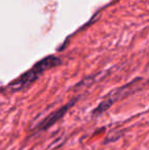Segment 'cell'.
I'll return each instance as SVG.
<instances>
[{"instance_id":"1","label":"cell","mask_w":149,"mask_h":150,"mask_svg":"<svg viewBox=\"0 0 149 150\" xmlns=\"http://www.w3.org/2000/svg\"><path fill=\"white\" fill-rule=\"evenodd\" d=\"M60 62H61V60L58 57H56V56H47L44 59L37 62L32 69H30L28 71L24 73L20 77H18V79L12 81L10 84H8L6 86V90L13 93L26 89L31 84H33L35 81H37L44 71L60 64Z\"/></svg>"},{"instance_id":"3","label":"cell","mask_w":149,"mask_h":150,"mask_svg":"<svg viewBox=\"0 0 149 150\" xmlns=\"http://www.w3.org/2000/svg\"><path fill=\"white\" fill-rule=\"evenodd\" d=\"M78 99L79 98H73L72 100H70L66 104H64V106L59 107L58 109L54 110L53 112L49 113L47 117H44V119L38 124L35 131H36V132H43V131H46L49 128H51L54 124H56L61 117H64V115L68 113V111L77 103Z\"/></svg>"},{"instance_id":"2","label":"cell","mask_w":149,"mask_h":150,"mask_svg":"<svg viewBox=\"0 0 149 150\" xmlns=\"http://www.w3.org/2000/svg\"><path fill=\"white\" fill-rule=\"evenodd\" d=\"M137 81H138V79L136 80V81L129 83L128 85L123 86V87H121V88H117V89L113 90L112 92H110L109 94H108L107 96L99 103V105L92 111V115H93V117H99V115H101L102 113L105 112L108 108H110V107L113 105V103H114L117 100L124 98V97L127 96L128 94L133 92L134 86H135V84Z\"/></svg>"}]
</instances>
